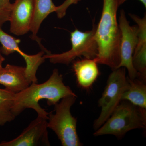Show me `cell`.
Segmentation results:
<instances>
[{
  "label": "cell",
  "mask_w": 146,
  "mask_h": 146,
  "mask_svg": "<svg viewBox=\"0 0 146 146\" xmlns=\"http://www.w3.org/2000/svg\"><path fill=\"white\" fill-rule=\"evenodd\" d=\"M120 0H103L99 22L96 26L95 37L98 53L94 58L98 64L107 65L112 70L121 62V31L117 18Z\"/></svg>",
  "instance_id": "cell-1"
},
{
  "label": "cell",
  "mask_w": 146,
  "mask_h": 146,
  "mask_svg": "<svg viewBox=\"0 0 146 146\" xmlns=\"http://www.w3.org/2000/svg\"><path fill=\"white\" fill-rule=\"evenodd\" d=\"M70 96L76 95L64 84L62 75L55 69L44 83L32 82L25 90L15 94L11 112L16 117L26 109L31 108L38 116L48 120L49 113L41 107L39 101L46 100L48 105L54 106L63 98Z\"/></svg>",
  "instance_id": "cell-2"
},
{
  "label": "cell",
  "mask_w": 146,
  "mask_h": 146,
  "mask_svg": "<svg viewBox=\"0 0 146 146\" xmlns=\"http://www.w3.org/2000/svg\"><path fill=\"white\" fill-rule=\"evenodd\" d=\"M146 109L136 106L126 100H122L104 123L96 130L95 136L114 135L118 138L131 130L145 129Z\"/></svg>",
  "instance_id": "cell-3"
},
{
  "label": "cell",
  "mask_w": 146,
  "mask_h": 146,
  "mask_svg": "<svg viewBox=\"0 0 146 146\" xmlns=\"http://www.w3.org/2000/svg\"><path fill=\"white\" fill-rule=\"evenodd\" d=\"M77 96L63 98L54 105L55 113H49L47 127L53 131L63 146H81L77 132V120L72 115L71 108Z\"/></svg>",
  "instance_id": "cell-4"
},
{
  "label": "cell",
  "mask_w": 146,
  "mask_h": 146,
  "mask_svg": "<svg viewBox=\"0 0 146 146\" xmlns=\"http://www.w3.org/2000/svg\"><path fill=\"white\" fill-rule=\"evenodd\" d=\"M126 70L124 67L115 69L108 77L104 91L98 102L101 111L99 117L94 122L95 130L107 121L121 101L123 94L129 85Z\"/></svg>",
  "instance_id": "cell-5"
},
{
  "label": "cell",
  "mask_w": 146,
  "mask_h": 146,
  "mask_svg": "<svg viewBox=\"0 0 146 146\" xmlns=\"http://www.w3.org/2000/svg\"><path fill=\"white\" fill-rule=\"evenodd\" d=\"M96 26V25L94 23L91 30L84 32L76 29L71 33L72 48L70 50L58 54H44L43 57L49 59L51 63L66 65H69L77 57L81 56L89 59L95 58L98 53L95 37Z\"/></svg>",
  "instance_id": "cell-6"
},
{
  "label": "cell",
  "mask_w": 146,
  "mask_h": 146,
  "mask_svg": "<svg viewBox=\"0 0 146 146\" xmlns=\"http://www.w3.org/2000/svg\"><path fill=\"white\" fill-rule=\"evenodd\" d=\"M121 31L120 54L121 62L118 68L124 67L127 70L130 79L138 78V74L133 66V56L138 42L137 25L131 26L123 9L120 11L118 20Z\"/></svg>",
  "instance_id": "cell-7"
},
{
  "label": "cell",
  "mask_w": 146,
  "mask_h": 146,
  "mask_svg": "<svg viewBox=\"0 0 146 146\" xmlns=\"http://www.w3.org/2000/svg\"><path fill=\"white\" fill-rule=\"evenodd\" d=\"M21 41L6 33L0 28V43L1 47L0 52L6 56L18 52L22 56L26 63V74L29 81L31 82L37 83L38 79L36 76V73L38 68L46 59L43 57L45 54L44 51L42 50L35 55H28L23 52L19 47Z\"/></svg>",
  "instance_id": "cell-8"
},
{
  "label": "cell",
  "mask_w": 146,
  "mask_h": 146,
  "mask_svg": "<svg viewBox=\"0 0 146 146\" xmlns=\"http://www.w3.org/2000/svg\"><path fill=\"white\" fill-rule=\"evenodd\" d=\"M47 119L38 116L19 136L9 141H3L0 146H50L48 136Z\"/></svg>",
  "instance_id": "cell-9"
},
{
  "label": "cell",
  "mask_w": 146,
  "mask_h": 146,
  "mask_svg": "<svg viewBox=\"0 0 146 146\" xmlns=\"http://www.w3.org/2000/svg\"><path fill=\"white\" fill-rule=\"evenodd\" d=\"M34 0H16L12 4L10 31L16 35L30 31L34 13Z\"/></svg>",
  "instance_id": "cell-10"
},
{
  "label": "cell",
  "mask_w": 146,
  "mask_h": 146,
  "mask_svg": "<svg viewBox=\"0 0 146 146\" xmlns=\"http://www.w3.org/2000/svg\"><path fill=\"white\" fill-rule=\"evenodd\" d=\"M31 84L27 76L26 67L7 64L0 69V84L12 93L21 92Z\"/></svg>",
  "instance_id": "cell-11"
},
{
  "label": "cell",
  "mask_w": 146,
  "mask_h": 146,
  "mask_svg": "<svg viewBox=\"0 0 146 146\" xmlns=\"http://www.w3.org/2000/svg\"><path fill=\"white\" fill-rule=\"evenodd\" d=\"M72 68L79 86L89 89L100 76L98 63L94 59L85 58L72 61Z\"/></svg>",
  "instance_id": "cell-12"
},
{
  "label": "cell",
  "mask_w": 146,
  "mask_h": 146,
  "mask_svg": "<svg viewBox=\"0 0 146 146\" xmlns=\"http://www.w3.org/2000/svg\"><path fill=\"white\" fill-rule=\"evenodd\" d=\"M57 7L52 0H34V13L30 31L32 34L30 38L39 44L42 50L46 54L50 53L41 44V40L37 36V33L42 22L50 13L55 12Z\"/></svg>",
  "instance_id": "cell-13"
},
{
  "label": "cell",
  "mask_w": 146,
  "mask_h": 146,
  "mask_svg": "<svg viewBox=\"0 0 146 146\" xmlns=\"http://www.w3.org/2000/svg\"><path fill=\"white\" fill-rule=\"evenodd\" d=\"M128 86L123 94L121 101H127L136 106L146 109V81L138 78L130 79L128 77Z\"/></svg>",
  "instance_id": "cell-14"
},
{
  "label": "cell",
  "mask_w": 146,
  "mask_h": 146,
  "mask_svg": "<svg viewBox=\"0 0 146 146\" xmlns=\"http://www.w3.org/2000/svg\"><path fill=\"white\" fill-rule=\"evenodd\" d=\"M14 95L6 89H0V126L4 125L16 118L11 112Z\"/></svg>",
  "instance_id": "cell-15"
},
{
  "label": "cell",
  "mask_w": 146,
  "mask_h": 146,
  "mask_svg": "<svg viewBox=\"0 0 146 146\" xmlns=\"http://www.w3.org/2000/svg\"><path fill=\"white\" fill-rule=\"evenodd\" d=\"M12 7L10 0H0V28L9 21Z\"/></svg>",
  "instance_id": "cell-16"
},
{
  "label": "cell",
  "mask_w": 146,
  "mask_h": 146,
  "mask_svg": "<svg viewBox=\"0 0 146 146\" xmlns=\"http://www.w3.org/2000/svg\"><path fill=\"white\" fill-rule=\"evenodd\" d=\"M81 0H65L59 6H57L55 12L58 18H62L66 15V11L69 7L72 5L77 4Z\"/></svg>",
  "instance_id": "cell-17"
},
{
  "label": "cell",
  "mask_w": 146,
  "mask_h": 146,
  "mask_svg": "<svg viewBox=\"0 0 146 146\" xmlns=\"http://www.w3.org/2000/svg\"><path fill=\"white\" fill-rule=\"evenodd\" d=\"M127 0H120V5H122ZM141 3H142L144 7H145V8H146V0H139Z\"/></svg>",
  "instance_id": "cell-18"
},
{
  "label": "cell",
  "mask_w": 146,
  "mask_h": 146,
  "mask_svg": "<svg viewBox=\"0 0 146 146\" xmlns=\"http://www.w3.org/2000/svg\"><path fill=\"white\" fill-rule=\"evenodd\" d=\"M5 60V58L3 57L2 55L1 54V52H0V69L3 68L2 63Z\"/></svg>",
  "instance_id": "cell-19"
}]
</instances>
